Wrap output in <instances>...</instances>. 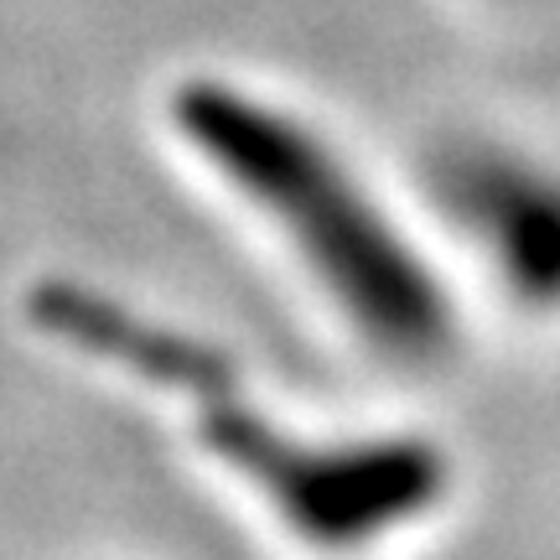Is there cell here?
I'll list each match as a JSON object with an SVG mask.
<instances>
[{
  "instance_id": "2",
  "label": "cell",
  "mask_w": 560,
  "mask_h": 560,
  "mask_svg": "<svg viewBox=\"0 0 560 560\" xmlns=\"http://www.w3.org/2000/svg\"><path fill=\"white\" fill-rule=\"evenodd\" d=\"M166 109L202 172L291 244L332 312L380 359L420 369L452 353L457 306L441 270L317 125L219 73L182 79Z\"/></svg>"
},
{
  "instance_id": "1",
  "label": "cell",
  "mask_w": 560,
  "mask_h": 560,
  "mask_svg": "<svg viewBox=\"0 0 560 560\" xmlns=\"http://www.w3.org/2000/svg\"><path fill=\"white\" fill-rule=\"evenodd\" d=\"M26 317L58 348L120 369L187 405V425L229 478H240L317 556H363L416 529L452 493V462L431 436H306L280 425L219 342L145 317L89 280L47 276L26 291Z\"/></svg>"
},
{
  "instance_id": "3",
  "label": "cell",
  "mask_w": 560,
  "mask_h": 560,
  "mask_svg": "<svg viewBox=\"0 0 560 560\" xmlns=\"http://www.w3.org/2000/svg\"><path fill=\"white\" fill-rule=\"evenodd\" d=\"M441 213L524 312H560V161L520 140L467 136L431 161Z\"/></svg>"
}]
</instances>
